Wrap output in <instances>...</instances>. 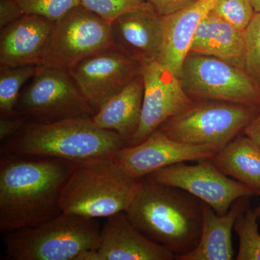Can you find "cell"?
Instances as JSON below:
<instances>
[{
    "instance_id": "1",
    "label": "cell",
    "mask_w": 260,
    "mask_h": 260,
    "mask_svg": "<svg viewBox=\"0 0 260 260\" xmlns=\"http://www.w3.org/2000/svg\"><path fill=\"white\" fill-rule=\"evenodd\" d=\"M75 165L1 154V232L34 226L62 213L61 192Z\"/></svg>"
},
{
    "instance_id": "2",
    "label": "cell",
    "mask_w": 260,
    "mask_h": 260,
    "mask_svg": "<svg viewBox=\"0 0 260 260\" xmlns=\"http://www.w3.org/2000/svg\"><path fill=\"white\" fill-rule=\"evenodd\" d=\"M125 213L145 237L176 256L190 252L199 242L203 202L179 188L143 178Z\"/></svg>"
},
{
    "instance_id": "3",
    "label": "cell",
    "mask_w": 260,
    "mask_h": 260,
    "mask_svg": "<svg viewBox=\"0 0 260 260\" xmlns=\"http://www.w3.org/2000/svg\"><path fill=\"white\" fill-rule=\"evenodd\" d=\"M1 143V154L55 159L73 164L112 158L126 144L115 132L95 125L91 118L26 124Z\"/></svg>"
},
{
    "instance_id": "4",
    "label": "cell",
    "mask_w": 260,
    "mask_h": 260,
    "mask_svg": "<svg viewBox=\"0 0 260 260\" xmlns=\"http://www.w3.org/2000/svg\"><path fill=\"white\" fill-rule=\"evenodd\" d=\"M115 156L75 164L61 195L62 213L109 218L125 212L139 188Z\"/></svg>"
},
{
    "instance_id": "5",
    "label": "cell",
    "mask_w": 260,
    "mask_h": 260,
    "mask_svg": "<svg viewBox=\"0 0 260 260\" xmlns=\"http://www.w3.org/2000/svg\"><path fill=\"white\" fill-rule=\"evenodd\" d=\"M100 233L95 219L61 213L4 234L5 253L13 260H76L83 251L98 249Z\"/></svg>"
},
{
    "instance_id": "6",
    "label": "cell",
    "mask_w": 260,
    "mask_h": 260,
    "mask_svg": "<svg viewBox=\"0 0 260 260\" xmlns=\"http://www.w3.org/2000/svg\"><path fill=\"white\" fill-rule=\"evenodd\" d=\"M259 109L220 101H194L187 109L172 116L158 129L169 138L186 144L223 148L238 135Z\"/></svg>"
},
{
    "instance_id": "7",
    "label": "cell",
    "mask_w": 260,
    "mask_h": 260,
    "mask_svg": "<svg viewBox=\"0 0 260 260\" xmlns=\"http://www.w3.org/2000/svg\"><path fill=\"white\" fill-rule=\"evenodd\" d=\"M26 124H46L75 118H92L97 112L69 71L39 65L24 87L15 108Z\"/></svg>"
},
{
    "instance_id": "8",
    "label": "cell",
    "mask_w": 260,
    "mask_h": 260,
    "mask_svg": "<svg viewBox=\"0 0 260 260\" xmlns=\"http://www.w3.org/2000/svg\"><path fill=\"white\" fill-rule=\"evenodd\" d=\"M180 80L192 100L220 101L260 109V84L245 70L218 58L189 52L183 62Z\"/></svg>"
},
{
    "instance_id": "9",
    "label": "cell",
    "mask_w": 260,
    "mask_h": 260,
    "mask_svg": "<svg viewBox=\"0 0 260 260\" xmlns=\"http://www.w3.org/2000/svg\"><path fill=\"white\" fill-rule=\"evenodd\" d=\"M114 44L111 23L79 5L54 23L41 65L68 71Z\"/></svg>"
},
{
    "instance_id": "10",
    "label": "cell",
    "mask_w": 260,
    "mask_h": 260,
    "mask_svg": "<svg viewBox=\"0 0 260 260\" xmlns=\"http://www.w3.org/2000/svg\"><path fill=\"white\" fill-rule=\"evenodd\" d=\"M197 162L194 165H186L185 162L174 164L145 177L187 191L220 215L226 213L236 200L254 194L250 188L225 175L212 159Z\"/></svg>"
},
{
    "instance_id": "11",
    "label": "cell",
    "mask_w": 260,
    "mask_h": 260,
    "mask_svg": "<svg viewBox=\"0 0 260 260\" xmlns=\"http://www.w3.org/2000/svg\"><path fill=\"white\" fill-rule=\"evenodd\" d=\"M140 70L138 61L114 44L68 71L89 104L98 111L135 79Z\"/></svg>"
},
{
    "instance_id": "12",
    "label": "cell",
    "mask_w": 260,
    "mask_h": 260,
    "mask_svg": "<svg viewBox=\"0 0 260 260\" xmlns=\"http://www.w3.org/2000/svg\"><path fill=\"white\" fill-rule=\"evenodd\" d=\"M143 78V109L139 128L126 146L143 143L167 119L187 109L194 100L183 88L180 78L159 61L140 64Z\"/></svg>"
},
{
    "instance_id": "13",
    "label": "cell",
    "mask_w": 260,
    "mask_h": 260,
    "mask_svg": "<svg viewBox=\"0 0 260 260\" xmlns=\"http://www.w3.org/2000/svg\"><path fill=\"white\" fill-rule=\"evenodd\" d=\"M218 151L209 145L176 141L156 129L143 143L121 148L115 158L130 175L141 179L174 164L213 159Z\"/></svg>"
},
{
    "instance_id": "14",
    "label": "cell",
    "mask_w": 260,
    "mask_h": 260,
    "mask_svg": "<svg viewBox=\"0 0 260 260\" xmlns=\"http://www.w3.org/2000/svg\"><path fill=\"white\" fill-rule=\"evenodd\" d=\"M114 44L141 64L158 61L164 43V18L148 2L111 23Z\"/></svg>"
},
{
    "instance_id": "15",
    "label": "cell",
    "mask_w": 260,
    "mask_h": 260,
    "mask_svg": "<svg viewBox=\"0 0 260 260\" xmlns=\"http://www.w3.org/2000/svg\"><path fill=\"white\" fill-rule=\"evenodd\" d=\"M100 260H174L176 255L145 237L125 212L107 218L97 249Z\"/></svg>"
},
{
    "instance_id": "16",
    "label": "cell",
    "mask_w": 260,
    "mask_h": 260,
    "mask_svg": "<svg viewBox=\"0 0 260 260\" xmlns=\"http://www.w3.org/2000/svg\"><path fill=\"white\" fill-rule=\"evenodd\" d=\"M54 22L43 17L24 15L0 29V65H41Z\"/></svg>"
},
{
    "instance_id": "17",
    "label": "cell",
    "mask_w": 260,
    "mask_h": 260,
    "mask_svg": "<svg viewBox=\"0 0 260 260\" xmlns=\"http://www.w3.org/2000/svg\"><path fill=\"white\" fill-rule=\"evenodd\" d=\"M218 0H198L164 18V43L158 61L180 78L183 62L200 22Z\"/></svg>"
},
{
    "instance_id": "18",
    "label": "cell",
    "mask_w": 260,
    "mask_h": 260,
    "mask_svg": "<svg viewBox=\"0 0 260 260\" xmlns=\"http://www.w3.org/2000/svg\"><path fill=\"white\" fill-rule=\"evenodd\" d=\"M248 198L236 200L229 211L223 215H218L203 202V225L199 242L190 252L176 256V259H234L232 231L238 217L249 207Z\"/></svg>"
},
{
    "instance_id": "19",
    "label": "cell",
    "mask_w": 260,
    "mask_h": 260,
    "mask_svg": "<svg viewBox=\"0 0 260 260\" xmlns=\"http://www.w3.org/2000/svg\"><path fill=\"white\" fill-rule=\"evenodd\" d=\"M189 52L213 56L244 70V30L210 13L200 22Z\"/></svg>"
},
{
    "instance_id": "20",
    "label": "cell",
    "mask_w": 260,
    "mask_h": 260,
    "mask_svg": "<svg viewBox=\"0 0 260 260\" xmlns=\"http://www.w3.org/2000/svg\"><path fill=\"white\" fill-rule=\"evenodd\" d=\"M143 92V78L140 74L106 102L92 120L102 129L115 132L127 143L139 128Z\"/></svg>"
},
{
    "instance_id": "21",
    "label": "cell",
    "mask_w": 260,
    "mask_h": 260,
    "mask_svg": "<svg viewBox=\"0 0 260 260\" xmlns=\"http://www.w3.org/2000/svg\"><path fill=\"white\" fill-rule=\"evenodd\" d=\"M212 160L225 175L250 188L254 194L260 190V148L246 135H238Z\"/></svg>"
},
{
    "instance_id": "22",
    "label": "cell",
    "mask_w": 260,
    "mask_h": 260,
    "mask_svg": "<svg viewBox=\"0 0 260 260\" xmlns=\"http://www.w3.org/2000/svg\"><path fill=\"white\" fill-rule=\"evenodd\" d=\"M39 65H0V116L15 115V108L22 88L34 78Z\"/></svg>"
},
{
    "instance_id": "23",
    "label": "cell",
    "mask_w": 260,
    "mask_h": 260,
    "mask_svg": "<svg viewBox=\"0 0 260 260\" xmlns=\"http://www.w3.org/2000/svg\"><path fill=\"white\" fill-rule=\"evenodd\" d=\"M260 213L257 208L251 209L248 207L239 215L234 231L239 237L237 260H260V234L257 220Z\"/></svg>"
},
{
    "instance_id": "24",
    "label": "cell",
    "mask_w": 260,
    "mask_h": 260,
    "mask_svg": "<svg viewBox=\"0 0 260 260\" xmlns=\"http://www.w3.org/2000/svg\"><path fill=\"white\" fill-rule=\"evenodd\" d=\"M210 13L242 30L255 14L252 0H218Z\"/></svg>"
},
{
    "instance_id": "25",
    "label": "cell",
    "mask_w": 260,
    "mask_h": 260,
    "mask_svg": "<svg viewBox=\"0 0 260 260\" xmlns=\"http://www.w3.org/2000/svg\"><path fill=\"white\" fill-rule=\"evenodd\" d=\"M244 70L260 83V13L244 30Z\"/></svg>"
},
{
    "instance_id": "26",
    "label": "cell",
    "mask_w": 260,
    "mask_h": 260,
    "mask_svg": "<svg viewBox=\"0 0 260 260\" xmlns=\"http://www.w3.org/2000/svg\"><path fill=\"white\" fill-rule=\"evenodd\" d=\"M25 15L43 17L58 21L70 10L80 5V0H16Z\"/></svg>"
},
{
    "instance_id": "27",
    "label": "cell",
    "mask_w": 260,
    "mask_h": 260,
    "mask_svg": "<svg viewBox=\"0 0 260 260\" xmlns=\"http://www.w3.org/2000/svg\"><path fill=\"white\" fill-rule=\"evenodd\" d=\"M80 5L112 23L119 16L142 6L146 0H80Z\"/></svg>"
},
{
    "instance_id": "28",
    "label": "cell",
    "mask_w": 260,
    "mask_h": 260,
    "mask_svg": "<svg viewBox=\"0 0 260 260\" xmlns=\"http://www.w3.org/2000/svg\"><path fill=\"white\" fill-rule=\"evenodd\" d=\"M24 15L16 0H0V29L14 23Z\"/></svg>"
},
{
    "instance_id": "29",
    "label": "cell",
    "mask_w": 260,
    "mask_h": 260,
    "mask_svg": "<svg viewBox=\"0 0 260 260\" xmlns=\"http://www.w3.org/2000/svg\"><path fill=\"white\" fill-rule=\"evenodd\" d=\"M197 1L198 0H146L162 17L177 13Z\"/></svg>"
},
{
    "instance_id": "30",
    "label": "cell",
    "mask_w": 260,
    "mask_h": 260,
    "mask_svg": "<svg viewBox=\"0 0 260 260\" xmlns=\"http://www.w3.org/2000/svg\"><path fill=\"white\" fill-rule=\"evenodd\" d=\"M26 124L25 119L16 115L0 116V140L1 142L11 138Z\"/></svg>"
},
{
    "instance_id": "31",
    "label": "cell",
    "mask_w": 260,
    "mask_h": 260,
    "mask_svg": "<svg viewBox=\"0 0 260 260\" xmlns=\"http://www.w3.org/2000/svg\"><path fill=\"white\" fill-rule=\"evenodd\" d=\"M243 134L260 148V109L244 128Z\"/></svg>"
},
{
    "instance_id": "32",
    "label": "cell",
    "mask_w": 260,
    "mask_h": 260,
    "mask_svg": "<svg viewBox=\"0 0 260 260\" xmlns=\"http://www.w3.org/2000/svg\"><path fill=\"white\" fill-rule=\"evenodd\" d=\"M252 4L255 13H260V0H252Z\"/></svg>"
},
{
    "instance_id": "33",
    "label": "cell",
    "mask_w": 260,
    "mask_h": 260,
    "mask_svg": "<svg viewBox=\"0 0 260 260\" xmlns=\"http://www.w3.org/2000/svg\"><path fill=\"white\" fill-rule=\"evenodd\" d=\"M256 194L260 195V190L259 191H258V192L256 193ZM257 209H258V210H259V212L260 213V207H258Z\"/></svg>"
}]
</instances>
